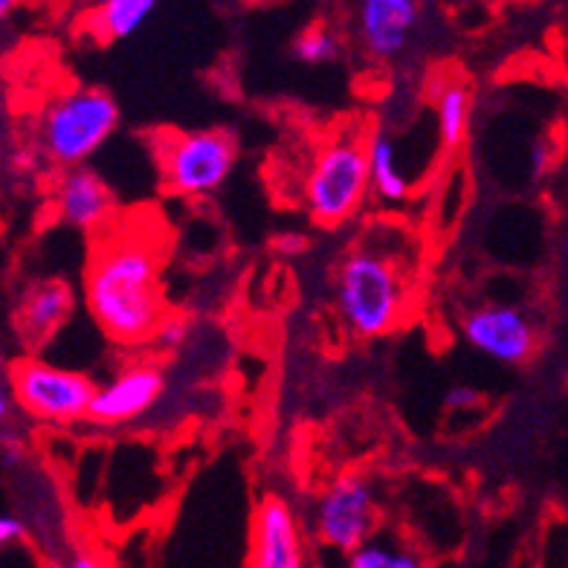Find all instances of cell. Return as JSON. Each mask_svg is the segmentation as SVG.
Segmentation results:
<instances>
[{
  "label": "cell",
  "mask_w": 568,
  "mask_h": 568,
  "mask_svg": "<svg viewBox=\"0 0 568 568\" xmlns=\"http://www.w3.org/2000/svg\"><path fill=\"white\" fill-rule=\"evenodd\" d=\"M163 235L149 226L108 224L84 270V302L97 328L122 348L154 339L163 302Z\"/></svg>",
  "instance_id": "obj_1"
},
{
  "label": "cell",
  "mask_w": 568,
  "mask_h": 568,
  "mask_svg": "<svg viewBox=\"0 0 568 568\" xmlns=\"http://www.w3.org/2000/svg\"><path fill=\"white\" fill-rule=\"evenodd\" d=\"M412 258L404 239L366 235L345 250L334 270V305L357 339L386 337L406 320Z\"/></svg>",
  "instance_id": "obj_2"
},
{
  "label": "cell",
  "mask_w": 568,
  "mask_h": 568,
  "mask_svg": "<svg viewBox=\"0 0 568 568\" xmlns=\"http://www.w3.org/2000/svg\"><path fill=\"white\" fill-rule=\"evenodd\" d=\"M368 195L372 169L366 136L343 131L322 142L302 183V203L311 221L322 230H339L363 210Z\"/></svg>",
  "instance_id": "obj_3"
},
{
  "label": "cell",
  "mask_w": 568,
  "mask_h": 568,
  "mask_svg": "<svg viewBox=\"0 0 568 568\" xmlns=\"http://www.w3.org/2000/svg\"><path fill=\"white\" fill-rule=\"evenodd\" d=\"M120 128V105L99 88H70L47 102L36 142L55 169L84 165Z\"/></svg>",
  "instance_id": "obj_4"
},
{
  "label": "cell",
  "mask_w": 568,
  "mask_h": 568,
  "mask_svg": "<svg viewBox=\"0 0 568 568\" xmlns=\"http://www.w3.org/2000/svg\"><path fill=\"white\" fill-rule=\"evenodd\" d=\"M160 178L169 195L203 197L224 186L239 163V140L232 131H165L158 142Z\"/></svg>",
  "instance_id": "obj_5"
},
{
  "label": "cell",
  "mask_w": 568,
  "mask_h": 568,
  "mask_svg": "<svg viewBox=\"0 0 568 568\" xmlns=\"http://www.w3.org/2000/svg\"><path fill=\"white\" fill-rule=\"evenodd\" d=\"M9 392L27 418L41 424H75L88 418L97 386L82 372L23 357L9 368Z\"/></svg>",
  "instance_id": "obj_6"
},
{
  "label": "cell",
  "mask_w": 568,
  "mask_h": 568,
  "mask_svg": "<svg viewBox=\"0 0 568 568\" xmlns=\"http://www.w3.org/2000/svg\"><path fill=\"white\" fill-rule=\"evenodd\" d=\"M377 523L381 514H377L374 487L363 473H339L314 505L316 539L345 557L374 537Z\"/></svg>",
  "instance_id": "obj_7"
},
{
  "label": "cell",
  "mask_w": 568,
  "mask_h": 568,
  "mask_svg": "<svg viewBox=\"0 0 568 568\" xmlns=\"http://www.w3.org/2000/svg\"><path fill=\"white\" fill-rule=\"evenodd\" d=\"M462 337L473 352L485 354L501 366H523L537 352L534 322L519 307L499 302L473 307L462 322Z\"/></svg>",
  "instance_id": "obj_8"
},
{
  "label": "cell",
  "mask_w": 568,
  "mask_h": 568,
  "mask_svg": "<svg viewBox=\"0 0 568 568\" xmlns=\"http://www.w3.org/2000/svg\"><path fill=\"white\" fill-rule=\"evenodd\" d=\"M357 41L372 61L404 59L420 27L418 0H357Z\"/></svg>",
  "instance_id": "obj_9"
},
{
  "label": "cell",
  "mask_w": 568,
  "mask_h": 568,
  "mask_svg": "<svg viewBox=\"0 0 568 568\" xmlns=\"http://www.w3.org/2000/svg\"><path fill=\"white\" fill-rule=\"evenodd\" d=\"M165 389V377L151 363L125 366L105 386H97V395L90 400L88 420L99 426H122L142 418L151 406L158 404Z\"/></svg>",
  "instance_id": "obj_10"
},
{
  "label": "cell",
  "mask_w": 568,
  "mask_h": 568,
  "mask_svg": "<svg viewBox=\"0 0 568 568\" xmlns=\"http://www.w3.org/2000/svg\"><path fill=\"white\" fill-rule=\"evenodd\" d=\"M53 212L64 226L102 232L113 221L116 197L102 174L88 165H73V169H61L55 178Z\"/></svg>",
  "instance_id": "obj_11"
},
{
  "label": "cell",
  "mask_w": 568,
  "mask_h": 568,
  "mask_svg": "<svg viewBox=\"0 0 568 568\" xmlns=\"http://www.w3.org/2000/svg\"><path fill=\"white\" fill-rule=\"evenodd\" d=\"M250 566L300 568L305 566L300 523L287 501L267 496L258 501L250 528Z\"/></svg>",
  "instance_id": "obj_12"
},
{
  "label": "cell",
  "mask_w": 568,
  "mask_h": 568,
  "mask_svg": "<svg viewBox=\"0 0 568 568\" xmlns=\"http://www.w3.org/2000/svg\"><path fill=\"white\" fill-rule=\"evenodd\" d=\"M75 307L73 287L61 278H41L21 293L16 307V331L27 348H38L55 337V331L70 320Z\"/></svg>",
  "instance_id": "obj_13"
},
{
  "label": "cell",
  "mask_w": 568,
  "mask_h": 568,
  "mask_svg": "<svg viewBox=\"0 0 568 568\" xmlns=\"http://www.w3.org/2000/svg\"><path fill=\"white\" fill-rule=\"evenodd\" d=\"M368 169H372V195L383 203H404L412 195V180L404 169L397 140L386 128H374L366 136Z\"/></svg>",
  "instance_id": "obj_14"
},
{
  "label": "cell",
  "mask_w": 568,
  "mask_h": 568,
  "mask_svg": "<svg viewBox=\"0 0 568 568\" xmlns=\"http://www.w3.org/2000/svg\"><path fill=\"white\" fill-rule=\"evenodd\" d=\"M160 0H99L90 12V32L99 41H125L154 16Z\"/></svg>",
  "instance_id": "obj_15"
},
{
  "label": "cell",
  "mask_w": 568,
  "mask_h": 568,
  "mask_svg": "<svg viewBox=\"0 0 568 568\" xmlns=\"http://www.w3.org/2000/svg\"><path fill=\"white\" fill-rule=\"evenodd\" d=\"M473 93L470 88L458 79H449L435 93V125H438V140L447 151L462 149L470 131Z\"/></svg>",
  "instance_id": "obj_16"
},
{
  "label": "cell",
  "mask_w": 568,
  "mask_h": 568,
  "mask_svg": "<svg viewBox=\"0 0 568 568\" xmlns=\"http://www.w3.org/2000/svg\"><path fill=\"white\" fill-rule=\"evenodd\" d=\"M293 59L302 64H331L343 55V38L325 27V23H311L300 36L293 38Z\"/></svg>",
  "instance_id": "obj_17"
},
{
  "label": "cell",
  "mask_w": 568,
  "mask_h": 568,
  "mask_svg": "<svg viewBox=\"0 0 568 568\" xmlns=\"http://www.w3.org/2000/svg\"><path fill=\"white\" fill-rule=\"evenodd\" d=\"M348 566L352 568H420L424 557L409 548L386 546V542H363L357 551L348 554Z\"/></svg>",
  "instance_id": "obj_18"
},
{
  "label": "cell",
  "mask_w": 568,
  "mask_h": 568,
  "mask_svg": "<svg viewBox=\"0 0 568 568\" xmlns=\"http://www.w3.org/2000/svg\"><path fill=\"white\" fill-rule=\"evenodd\" d=\"M186 337H189L186 320H180V316L174 314H165L163 322L158 325V331H154V339H151V343L158 345V348H163V352H178V348H183Z\"/></svg>",
  "instance_id": "obj_19"
},
{
  "label": "cell",
  "mask_w": 568,
  "mask_h": 568,
  "mask_svg": "<svg viewBox=\"0 0 568 568\" xmlns=\"http://www.w3.org/2000/svg\"><path fill=\"white\" fill-rule=\"evenodd\" d=\"M38 160H44V151H41V145H16L12 149V154H9L7 165H9V172L16 174V178H30V174H36L38 169ZM47 163V160H44Z\"/></svg>",
  "instance_id": "obj_20"
},
{
  "label": "cell",
  "mask_w": 568,
  "mask_h": 568,
  "mask_svg": "<svg viewBox=\"0 0 568 568\" xmlns=\"http://www.w3.org/2000/svg\"><path fill=\"white\" fill-rule=\"evenodd\" d=\"M30 537V528L23 525L21 516L16 514H0V548H16L23 546Z\"/></svg>",
  "instance_id": "obj_21"
},
{
  "label": "cell",
  "mask_w": 568,
  "mask_h": 568,
  "mask_svg": "<svg viewBox=\"0 0 568 568\" xmlns=\"http://www.w3.org/2000/svg\"><path fill=\"white\" fill-rule=\"evenodd\" d=\"M273 250H276L282 258H300L311 250V239H307L305 232H282L273 239Z\"/></svg>",
  "instance_id": "obj_22"
},
{
  "label": "cell",
  "mask_w": 568,
  "mask_h": 568,
  "mask_svg": "<svg viewBox=\"0 0 568 568\" xmlns=\"http://www.w3.org/2000/svg\"><path fill=\"white\" fill-rule=\"evenodd\" d=\"M444 406H447V412H473L476 406H481V395L473 386H453L444 395Z\"/></svg>",
  "instance_id": "obj_23"
},
{
  "label": "cell",
  "mask_w": 568,
  "mask_h": 568,
  "mask_svg": "<svg viewBox=\"0 0 568 568\" xmlns=\"http://www.w3.org/2000/svg\"><path fill=\"white\" fill-rule=\"evenodd\" d=\"M548 163H551V158H548V145H546V142H534V149H531V172H534V178H542V174L548 172Z\"/></svg>",
  "instance_id": "obj_24"
},
{
  "label": "cell",
  "mask_w": 568,
  "mask_h": 568,
  "mask_svg": "<svg viewBox=\"0 0 568 568\" xmlns=\"http://www.w3.org/2000/svg\"><path fill=\"white\" fill-rule=\"evenodd\" d=\"M64 566H70V568H99V566H102V557H99V554H93V551H84V548H79V551L70 554Z\"/></svg>",
  "instance_id": "obj_25"
},
{
  "label": "cell",
  "mask_w": 568,
  "mask_h": 568,
  "mask_svg": "<svg viewBox=\"0 0 568 568\" xmlns=\"http://www.w3.org/2000/svg\"><path fill=\"white\" fill-rule=\"evenodd\" d=\"M18 3H21V0H0V16L7 18L9 12H16Z\"/></svg>",
  "instance_id": "obj_26"
}]
</instances>
